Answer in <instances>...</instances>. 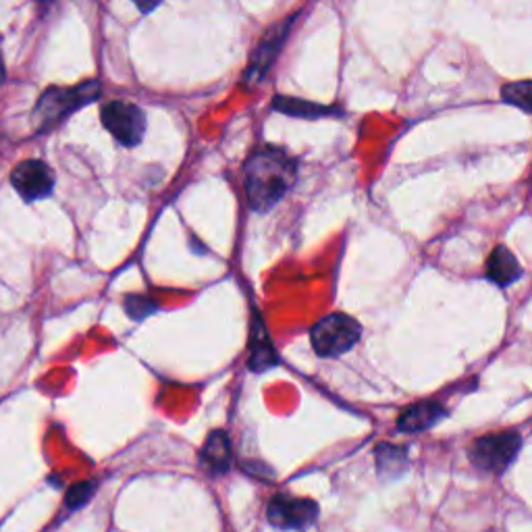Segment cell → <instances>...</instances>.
Returning <instances> with one entry per match:
<instances>
[{
	"instance_id": "obj_7",
	"label": "cell",
	"mask_w": 532,
	"mask_h": 532,
	"mask_svg": "<svg viewBox=\"0 0 532 532\" xmlns=\"http://www.w3.org/2000/svg\"><path fill=\"white\" fill-rule=\"evenodd\" d=\"M318 518V505L306 497L275 495L266 508V520L279 530H306Z\"/></svg>"
},
{
	"instance_id": "obj_14",
	"label": "cell",
	"mask_w": 532,
	"mask_h": 532,
	"mask_svg": "<svg viewBox=\"0 0 532 532\" xmlns=\"http://www.w3.org/2000/svg\"><path fill=\"white\" fill-rule=\"evenodd\" d=\"M377 464L383 476H393L399 472V468L406 466V449L395 445H379L377 447Z\"/></svg>"
},
{
	"instance_id": "obj_11",
	"label": "cell",
	"mask_w": 532,
	"mask_h": 532,
	"mask_svg": "<svg viewBox=\"0 0 532 532\" xmlns=\"http://www.w3.org/2000/svg\"><path fill=\"white\" fill-rule=\"evenodd\" d=\"M200 464L212 476H221L231 468L233 464L231 443L223 431H215L206 439L204 449L200 451Z\"/></svg>"
},
{
	"instance_id": "obj_8",
	"label": "cell",
	"mask_w": 532,
	"mask_h": 532,
	"mask_svg": "<svg viewBox=\"0 0 532 532\" xmlns=\"http://www.w3.org/2000/svg\"><path fill=\"white\" fill-rule=\"evenodd\" d=\"M11 183L15 192L25 202H38L44 200L55 190V173L38 158H30V161L19 163L11 173Z\"/></svg>"
},
{
	"instance_id": "obj_3",
	"label": "cell",
	"mask_w": 532,
	"mask_h": 532,
	"mask_svg": "<svg viewBox=\"0 0 532 532\" xmlns=\"http://www.w3.org/2000/svg\"><path fill=\"white\" fill-rule=\"evenodd\" d=\"M100 94L98 82H86L75 88H50L36 104V123L40 129L55 127L84 104L94 102Z\"/></svg>"
},
{
	"instance_id": "obj_5",
	"label": "cell",
	"mask_w": 532,
	"mask_h": 532,
	"mask_svg": "<svg viewBox=\"0 0 532 532\" xmlns=\"http://www.w3.org/2000/svg\"><path fill=\"white\" fill-rule=\"evenodd\" d=\"M522 447V437L516 431L493 433L478 439L470 449V460L478 470L499 474L508 470Z\"/></svg>"
},
{
	"instance_id": "obj_20",
	"label": "cell",
	"mask_w": 532,
	"mask_h": 532,
	"mask_svg": "<svg viewBox=\"0 0 532 532\" xmlns=\"http://www.w3.org/2000/svg\"><path fill=\"white\" fill-rule=\"evenodd\" d=\"M42 3H48V0H42Z\"/></svg>"
},
{
	"instance_id": "obj_17",
	"label": "cell",
	"mask_w": 532,
	"mask_h": 532,
	"mask_svg": "<svg viewBox=\"0 0 532 532\" xmlns=\"http://www.w3.org/2000/svg\"><path fill=\"white\" fill-rule=\"evenodd\" d=\"M94 483H77L69 489L67 493V505L71 510H77V508H82V505L92 497L94 493Z\"/></svg>"
},
{
	"instance_id": "obj_19",
	"label": "cell",
	"mask_w": 532,
	"mask_h": 532,
	"mask_svg": "<svg viewBox=\"0 0 532 532\" xmlns=\"http://www.w3.org/2000/svg\"><path fill=\"white\" fill-rule=\"evenodd\" d=\"M3 79H5V65L0 61V84H3Z\"/></svg>"
},
{
	"instance_id": "obj_6",
	"label": "cell",
	"mask_w": 532,
	"mask_h": 532,
	"mask_svg": "<svg viewBox=\"0 0 532 532\" xmlns=\"http://www.w3.org/2000/svg\"><path fill=\"white\" fill-rule=\"evenodd\" d=\"M294 19H296V15H291L289 19L275 23L269 32H264L260 44L252 52L248 69L244 71L246 84L256 86L266 77V73L271 71V67L275 65V61L279 57V52L283 50V46L291 34V25H294Z\"/></svg>"
},
{
	"instance_id": "obj_15",
	"label": "cell",
	"mask_w": 532,
	"mask_h": 532,
	"mask_svg": "<svg viewBox=\"0 0 532 532\" xmlns=\"http://www.w3.org/2000/svg\"><path fill=\"white\" fill-rule=\"evenodd\" d=\"M501 98L505 104H512L522 113H530V79H520V82H510L501 88Z\"/></svg>"
},
{
	"instance_id": "obj_2",
	"label": "cell",
	"mask_w": 532,
	"mask_h": 532,
	"mask_svg": "<svg viewBox=\"0 0 532 532\" xmlns=\"http://www.w3.org/2000/svg\"><path fill=\"white\" fill-rule=\"evenodd\" d=\"M362 337V327L348 314H329L310 329L312 348L323 358H337L356 348Z\"/></svg>"
},
{
	"instance_id": "obj_12",
	"label": "cell",
	"mask_w": 532,
	"mask_h": 532,
	"mask_svg": "<svg viewBox=\"0 0 532 532\" xmlns=\"http://www.w3.org/2000/svg\"><path fill=\"white\" fill-rule=\"evenodd\" d=\"M273 109L277 113H283V115H289V117H298V119H323V117L341 115V111H337V106L316 104V102H308V100L294 98V96H275L273 98Z\"/></svg>"
},
{
	"instance_id": "obj_1",
	"label": "cell",
	"mask_w": 532,
	"mask_h": 532,
	"mask_svg": "<svg viewBox=\"0 0 532 532\" xmlns=\"http://www.w3.org/2000/svg\"><path fill=\"white\" fill-rule=\"evenodd\" d=\"M298 161L279 146H258L244 165L246 200L250 210H273L296 185Z\"/></svg>"
},
{
	"instance_id": "obj_13",
	"label": "cell",
	"mask_w": 532,
	"mask_h": 532,
	"mask_svg": "<svg viewBox=\"0 0 532 532\" xmlns=\"http://www.w3.org/2000/svg\"><path fill=\"white\" fill-rule=\"evenodd\" d=\"M277 352L271 343L269 333H266L264 325L260 318H254V325H252V337H250V360L248 366L256 372L266 370L277 364Z\"/></svg>"
},
{
	"instance_id": "obj_16",
	"label": "cell",
	"mask_w": 532,
	"mask_h": 532,
	"mask_svg": "<svg viewBox=\"0 0 532 532\" xmlns=\"http://www.w3.org/2000/svg\"><path fill=\"white\" fill-rule=\"evenodd\" d=\"M156 310H158V304L148 296L133 294L125 298V312L129 318H133V321H144L146 316H150Z\"/></svg>"
},
{
	"instance_id": "obj_18",
	"label": "cell",
	"mask_w": 532,
	"mask_h": 532,
	"mask_svg": "<svg viewBox=\"0 0 532 532\" xmlns=\"http://www.w3.org/2000/svg\"><path fill=\"white\" fill-rule=\"evenodd\" d=\"M133 5L140 9V13L150 15V13H154L158 7L163 5V0H133Z\"/></svg>"
},
{
	"instance_id": "obj_4",
	"label": "cell",
	"mask_w": 532,
	"mask_h": 532,
	"mask_svg": "<svg viewBox=\"0 0 532 532\" xmlns=\"http://www.w3.org/2000/svg\"><path fill=\"white\" fill-rule=\"evenodd\" d=\"M100 121L104 129L125 148L140 146L146 136V113L138 104L113 100L106 102L100 109Z\"/></svg>"
},
{
	"instance_id": "obj_9",
	"label": "cell",
	"mask_w": 532,
	"mask_h": 532,
	"mask_svg": "<svg viewBox=\"0 0 532 532\" xmlns=\"http://www.w3.org/2000/svg\"><path fill=\"white\" fill-rule=\"evenodd\" d=\"M485 271H487V279L501 289L514 285L516 281L524 277V269H522L520 260L510 252V248H505V246L493 248V252L487 258Z\"/></svg>"
},
{
	"instance_id": "obj_10",
	"label": "cell",
	"mask_w": 532,
	"mask_h": 532,
	"mask_svg": "<svg viewBox=\"0 0 532 532\" xmlns=\"http://www.w3.org/2000/svg\"><path fill=\"white\" fill-rule=\"evenodd\" d=\"M447 416V410L439 402H418L406 408L397 418V429L402 433L429 431L439 420Z\"/></svg>"
}]
</instances>
